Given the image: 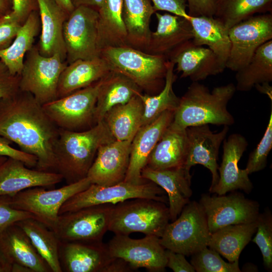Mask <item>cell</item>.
I'll return each instance as SVG.
<instances>
[{
	"label": "cell",
	"mask_w": 272,
	"mask_h": 272,
	"mask_svg": "<svg viewBox=\"0 0 272 272\" xmlns=\"http://www.w3.org/2000/svg\"><path fill=\"white\" fill-rule=\"evenodd\" d=\"M13 265L0 247V272H12Z\"/></svg>",
	"instance_id": "obj_53"
},
{
	"label": "cell",
	"mask_w": 272,
	"mask_h": 272,
	"mask_svg": "<svg viewBox=\"0 0 272 272\" xmlns=\"http://www.w3.org/2000/svg\"><path fill=\"white\" fill-rule=\"evenodd\" d=\"M156 12L151 0H122L127 46L145 51L152 32L151 18Z\"/></svg>",
	"instance_id": "obj_29"
},
{
	"label": "cell",
	"mask_w": 272,
	"mask_h": 272,
	"mask_svg": "<svg viewBox=\"0 0 272 272\" xmlns=\"http://www.w3.org/2000/svg\"><path fill=\"white\" fill-rule=\"evenodd\" d=\"M67 65L58 54L41 55L34 45L24 58L20 90L31 94L42 105L57 99L59 79Z\"/></svg>",
	"instance_id": "obj_9"
},
{
	"label": "cell",
	"mask_w": 272,
	"mask_h": 272,
	"mask_svg": "<svg viewBox=\"0 0 272 272\" xmlns=\"http://www.w3.org/2000/svg\"><path fill=\"white\" fill-rule=\"evenodd\" d=\"M58 254L62 272H111L116 258L102 241H60Z\"/></svg>",
	"instance_id": "obj_16"
},
{
	"label": "cell",
	"mask_w": 272,
	"mask_h": 272,
	"mask_svg": "<svg viewBox=\"0 0 272 272\" xmlns=\"http://www.w3.org/2000/svg\"><path fill=\"white\" fill-rule=\"evenodd\" d=\"M211 234L202 208L199 202L192 201L168 223L160 241L165 249L188 256L208 247Z\"/></svg>",
	"instance_id": "obj_7"
},
{
	"label": "cell",
	"mask_w": 272,
	"mask_h": 272,
	"mask_svg": "<svg viewBox=\"0 0 272 272\" xmlns=\"http://www.w3.org/2000/svg\"><path fill=\"white\" fill-rule=\"evenodd\" d=\"M236 89L250 91L257 85L272 81V40L261 45L251 60L236 72Z\"/></svg>",
	"instance_id": "obj_36"
},
{
	"label": "cell",
	"mask_w": 272,
	"mask_h": 272,
	"mask_svg": "<svg viewBox=\"0 0 272 272\" xmlns=\"http://www.w3.org/2000/svg\"><path fill=\"white\" fill-rule=\"evenodd\" d=\"M57 3L64 9L69 14L74 10L75 8L71 0H55Z\"/></svg>",
	"instance_id": "obj_55"
},
{
	"label": "cell",
	"mask_w": 272,
	"mask_h": 272,
	"mask_svg": "<svg viewBox=\"0 0 272 272\" xmlns=\"http://www.w3.org/2000/svg\"><path fill=\"white\" fill-rule=\"evenodd\" d=\"M104 78L43 105L45 111L59 129L80 131L95 125L97 96Z\"/></svg>",
	"instance_id": "obj_10"
},
{
	"label": "cell",
	"mask_w": 272,
	"mask_h": 272,
	"mask_svg": "<svg viewBox=\"0 0 272 272\" xmlns=\"http://www.w3.org/2000/svg\"><path fill=\"white\" fill-rule=\"evenodd\" d=\"M59 131L31 94L20 90L0 99V136L36 157L37 169L54 170V149Z\"/></svg>",
	"instance_id": "obj_1"
},
{
	"label": "cell",
	"mask_w": 272,
	"mask_h": 272,
	"mask_svg": "<svg viewBox=\"0 0 272 272\" xmlns=\"http://www.w3.org/2000/svg\"><path fill=\"white\" fill-rule=\"evenodd\" d=\"M114 140L104 121L80 131L59 129L54 149V170L67 184L87 177L98 150Z\"/></svg>",
	"instance_id": "obj_2"
},
{
	"label": "cell",
	"mask_w": 272,
	"mask_h": 272,
	"mask_svg": "<svg viewBox=\"0 0 272 272\" xmlns=\"http://www.w3.org/2000/svg\"><path fill=\"white\" fill-rule=\"evenodd\" d=\"M98 19V11L90 7L81 6L70 13L63 27L67 64L100 56Z\"/></svg>",
	"instance_id": "obj_12"
},
{
	"label": "cell",
	"mask_w": 272,
	"mask_h": 272,
	"mask_svg": "<svg viewBox=\"0 0 272 272\" xmlns=\"http://www.w3.org/2000/svg\"><path fill=\"white\" fill-rule=\"evenodd\" d=\"M142 178L161 187L167 194L169 219L174 221L190 201L191 175L183 167L155 170L145 166Z\"/></svg>",
	"instance_id": "obj_24"
},
{
	"label": "cell",
	"mask_w": 272,
	"mask_h": 272,
	"mask_svg": "<svg viewBox=\"0 0 272 272\" xmlns=\"http://www.w3.org/2000/svg\"><path fill=\"white\" fill-rule=\"evenodd\" d=\"M143 111V102L138 95L124 104L113 107L103 121L114 140L132 142L142 127Z\"/></svg>",
	"instance_id": "obj_32"
},
{
	"label": "cell",
	"mask_w": 272,
	"mask_h": 272,
	"mask_svg": "<svg viewBox=\"0 0 272 272\" xmlns=\"http://www.w3.org/2000/svg\"><path fill=\"white\" fill-rule=\"evenodd\" d=\"M41 30L38 10L30 13L21 26L11 44L0 49V59L14 75H20L25 55L34 45V42Z\"/></svg>",
	"instance_id": "obj_34"
},
{
	"label": "cell",
	"mask_w": 272,
	"mask_h": 272,
	"mask_svg": "<svg viewBox=\"0 0 272 272\" xmlns=\"http://www.w3.org/2000/svg\"><path fill=\"white\" fill-rule=\"evenodd\" d=\"M189 21L192 27L193 43L208 46L226 69L231 49L229 29L214 16H190Z\"/></svg>",
	"instance_id": "obj_30"
},
{
	"label": "cell",
	"mask_w": 272,
	"mask_h": 272,
	"mask_svg": "<svg viewBox=\"0 0 272 272\" xmlns=\"http://www.w3.org/2000/svg\"><path fill=\"white\" fill-rule=\"evenodd\" d=\"M190 263L197 272H240L239 260L226 262L216 250L205 247L192 255Z\"/></svg>",
	"instance_id": "obj_40"
},
{
	"label": "cell",
	"mask_w": 272,
	"mask_h": 272,
	"mask_svg": "<svg viewBox=\"0 0 272 272\" xmlns=\"http://www.w3.org/2000/svg\"><path fill=\"white\" fill-rule=\"evenodd\" d=\"M20 76L13 74L0 59V99L13 96L20 91Z\"/></svg>",
	"instance_id": "obj_43"
},
{
	"label": "cell",
	"mask_w": 272,
	"mask_h": 272,
	"mask_svg": "<svg viewBox=\"0 0 272 272\" xmlns=\"http://www.w3.org/2000/svg\"><path fill=\"white\" fill-rule=\"evenodd\" d=\"M28 218L34 217L27 212L12 208L3 197H0V233L10 226Z\"/></svg>",
	"instance_id": "obj_44"
},
{
	"label": "cell",
	"mask_w": 272,
	"mask_h": 272,
	"mask_svg": "<svg viewBox=\"0 0 272 272\" xmlns=\"http://www.w3.org/2000/svg\"><path fill=\"white\" fill-rule=\"evenodd\" d=\"M158 25L151 32L148 46L145 52L167 56L182 43L192 39L191 24L184 18L170 14L156 12Z\"/></svg>",
	"instance_id": "obj_26"
},
{
	"label": "cell",
	"mask_w": 272,
	"mask_h": 272,
	"mask_svg": "<svg viewBox=\"0 0 272 272\" xmlns=\"http://www.w3.org/2000/svg\"><path fill=\"white\" fill-rule=\"evenodd\" d=\"M256 235L252 242L259 247L263 264L268 270L272 269V216L269 210L259 214L257 219Z\"/></svg>",
	"instance_id": "obj_41"
},
{
	"label": "cell",
	"mask_w": 272,
	"mask_h": 272,
	"mask_svg": "<svg viewBox=\"0 0 272 272\" xmlns=\"http://www.w3.org/2000/svg\"><path fill=\"white\" fill-rule=\"evenodd\" d=\"M100 56L106 61L111 71L126 77L146 94L156 95L164 86L168 61L165 56L149 54L125 45L103 49Z\"/></svg>",
	"instance_id": "obj_4"
},
{
	"label": "cell",
	"mask_w": 272,
	"mask_h": 272,
	"mask_svg": "<svg viewBox=\"0 0 272 272\" xmlns=\"http://www.w3.org/2000/svg\"><path fill=\"white\" fill-rule=\"evenodd\" d=\"M199 203L206 215L211 233L227 226L255 222L260 214L258 202L240 192L227 195L204 194Z\"/></svg>",
	"instance_id": "obj_14"
},
{
	"label": "cell",
	"mask_w": 272,
	"mask_h": 272,
	"mask_svg": "<svg viewBox=\"0 0 272 272\" xmlns=\"http://www.w3.org/2000/svg\"><path fill=\"white\" fill-rule=\"evenodd\" d=\"M0 20H1V19H0Z\"/></svg>",
	"instance_id": "obj_57"
},
{
	"label": "cell",
	"mask_w": 272,
	"mask_h": 272,
	"mask_svg": "<svg viewBox=\"0 0 272 272\" xmlns=\"http://www.w3.org/2000/svg\"><path fill=\"white\" fill-rule=\"evenodd\" d=\"M8 158L4 156H0V165L5 161Z\"/></svg>",
	"instance_id": "obj_56"
},
{
	"label": "cell",
	"mask_w": 272,
	"mask_h": 272,
	"mask_svg": "<svg viewBox=\"0 0 272 272\" xmlns=\"http://www.w3.org/2000/svg\"><path fill=\"white\" fill-rule=\"evenodd\" d=\"M165 193L161 187L150 181L138 184L123 181L108 186L92 183L87 188L67 199L61 207L59 215L88 207L115 205L137 198L153 199L167 204L168 197Z\"/></svg>",
	"instance_id": "obj_8"
},
{
	"label": "cell",
	"mask_w": 272,
	"mask_h": 272,
	"mask_svg": "<svg viewBox=\"0 0 272 272\" xmlns=\"http://www.w3.org/2000/svg\"><path fill=\"white\" fill-rule=\"evenodd\" d=\"M257 90L262 93L267 95L270 100L272 99L271 96V86L269 85V83H264L262 84L257 85L255 86Z\"/></svg>",
	"instance_id": "obj_54"
},
{
	"label": "cell",
	"mask_w": 272,
	"mask_h": 272,
	"mask_svg": "<svg viewBox=\"0 0 272 272\" xmlns=\"http://www.w3.org/2000/svg\"><path fill=\"white\" fill-rule=\"evenodd\" d=\"M12 144L10 141L0 136V156L20 160L29 168L36 167V157L12 147Z\"/></svg>",
	"instance_id": "obj_46"
},
{
	"label": "cell",
	"mask_w": 272,
	"mask_h": 272,
	"mask_svg": "<svg viewBox=\"0 0 272 272\" xmlns=\"http://www.w3.org/2000/svg\"><path fill=\"white\" fill-rule=\"evenodd\" d=\"M256 229V221L222 227L211 233L208 247L216 250L229 262L238 260Z\"/></svg>",
	"instance_id": "obj_35"
},
{
	"label": "cell",
	"mask_w": 272,
	"mask_h": 272,
	"mask_svg": "<svg viewBox=\"0 0 272 272\" xmlns=\"http://www.w3.org/2000/svg\"><path fill=\"white\" fill-rule=\"evenodd\" d=\"M174 67V63L168 60L165 85L159 93L151 95L141 92L138 94L144 107L142 126L153 121L163 112L175 111L177 107L180 98L173 89V84L176 80Z\"/></svg>",
	"instance_id": "obj_38"
},
{
	"label": "cell",
	"mask_w": 272,
	"mask_h": 272,
	"mask_svg": "<svg viewBox=\"0 0 272 272\" xmlns=\"http://www.w3.org/2000/svg\"><path fill=\"white\" fill-rule=\"evenodd\" d=\"M272 148V109L265 132L256 147L249 155L245 168L249 174L264 169Z\"/></svg>",
	"instance_id": "obj_42"
},
{
	"label": "cell",
	"mask_w": 272,
	"mask_h": 272,
	"mask_svg": "<svg viewBox=\"0 0 272 272\" xmlns=\"http://www.w3.org/2000/svg\"><path fill=\"white\" fill-rule=\"evenodd\" d=\"M63 179L57 172L32 169L20 160L8 158L0 165V197L31 187L53 186Z\"/></svg>",
	"instance_id": "obj_23"
},
{
	"label": "cell",
	"mask_w": 272,
	"mask_h": 272,
	"mask_svg": "<svg viewBox=\"0 0 272 272\" xmlns=\"http://www.w3.org/2000/svg\"><path fill=\"white\" fill-rule=\"evenodd\" d=\"M122 0H103L98 10L97 47L126 45V32L122 17Z\"/></svg>",
	"instance_id": "obj_33"
},
{
	"label": "cell",
	"mask_w": 272,
	"mask_h": 272,
	"mask_svg": "<svg viewBox=\"0 0 272 272\" xmlns=\"http://www.w3.org/2000/svg\"><path fill=\"white\" fill-rule=\"evenodd\" d=\"M166 203L153 199H129L114 205L108 231L129 236L133 232L160 238L169 222Z\"/></svg>",
	"instance_id": "obj_5"
},
{
	"label": "cell",
	"mask_w": 272,
	"mask_h": 272,
	"mask_svg": "<svg viewBox=\"0 0 272 272\" xmlns=\"http://www.w3.org/2000/svg\"><path fill=\"white\" fill-rule=\"evenodd\" d=\"M12 10V0H0V19L10 14Z\"/></svg>",
	"instance_id": "obj_52"
},
{
	"label": "cell",
	"mask_w": 272,
	"mask_h": 272,
	"mask_svg": "<svg viewBox=\"0 0 272 272\" xmlns=\"http://www.w3.org/2000/svg\"><path fill=\"white\" fill-rule=\"evenodd\" d=\"M229 36L231 49L226 68L237 72L261 45L272 40L271 13L255 15L238 23L229 29Z\"/></svg>",
	"instance_id": "obj_13"
},
{
	"label": "cell",
	"mask_w": 272,
	"mask_h": 272,
	"mask_svg": "<svg viewBox=\"0 0 272 272\" xmlns=\"http://www.w3.org/2000/svg\"><path fill=\"white\" fill-rule=\"evenodd\" d=\"M131 142L113 140L102 145L87 174L91 183L112 185L124 180Z\"/></svg>",
	"instance_id": "obj_20"
},
{
	"label": "cell",
	"mask_w": 272,
	"mask_h": 272,
	"mask_svg": "<svg viewBox=\"0 0 272 272\" xmlns=\"http://www.w3.org/2000/svg\"><path fill=\"white\" fill-rule=\"evenodd\" d=\"M228 130V126H224L222 130L215 133L210 129L208 124L186 128L187 151L183 168L190 172L191 167L200 164L209 169L212 176L209 190L217 184L219 180L217 163L219 152Z\"/></svg>",
	"instance_id": "obj_17"
},
{
	"label": "cell",
	"mask_w": 272,
	"mask_h": 272,
	"mask_svg": "<svg viewBox=\"0 0 272 272\" xmlns=\"http://www.w3.org/2000/svg\"><path fill=\"white\" fill-rule=\"evenodd\" d=\"M187 151L186 129L171 122L151 153L146 166L155 170L183 167Z\"/></svg>",
	"instance_id": "obj_27"
},
{
	"label": "cell",
	"mask_w": 272,
	"mask_h": 272,
	"mask_svg": "<svg viewBox=\"0 0 272 272\" xmlns=\"http://www.w3.org/2000/svg\"><path fill=\"white\" fill-rule=\"evenodd\" d=\"M13 10L10 15L22 24L31 12L38 10L36 0H12Z\"/></svg>",
	"instance_id": "obj_50"
},
{
	"label": "cell",
	"mask_w": 272,
	"mask_h": 272,
	"mask_svg": "<svg viewBox=\"0 0 272 272\" xmlns=\"http://www.w3.org/2000/svg\"><path fill=\"white\" fill-rule=\"evenodd\" d=\"M110 72L106 61L100 56L78 59L67 64L59 79L57 98L92 85L105 78Z\"/></svg>",
	"instance_id": "obj_28"
},
{
	"label": "cell",
	"mask_w": 272,
	"mask_h": 272,
	"mask_svg": "<svg viewBox=\"0 0 272 272\" xmlns=\"http://www.w3.org/2000/svg\"><path fill=\"white\" fill-rule=\"evenodd\" d=\"M248 142L239 133H233L223 141V154L220 166L218 167L219 180L211 189V193L224 195L228 192L240 189L250 193L253 185L245 169L238 167V162L246 151Z\"/></svg>",
	"instance_id": "obj_18"
},
{
	"label": "cell",
	"mask_w": 272,
	"mask_h": 272,
	"mask_svg": "<svg viewBox=\"0 0 272 272\" xmlns=\"http://www.w3.org/2000/svg\"><path fill=\"white\" fill-rule=\"evenodd\" d=\"M166 267L174 272H194L195 269L183 254L170 250H166Z\"/></svg>",
	"instance_id": "obj_49"
},
{
	"label": "cell",
	"mask_w": 272,
	"mask_h": 272,
	"mask_svg": "<svg viewBox=\"0 0 272 272\" xmlns=\"http://www.w3.org/2000/svg\"><path fill=\"white\" fill-rule=\"evenodd\" d=\"M181 73V78L199 82L225 69L215 54L208 47L198 45L189 40L174 49L167 57Z\"/></svg>",
	"instance_id": "obj_21"
},
{
	"label": "cell",
	"mask_w": 272,
	"mask_h": 272,
	"mask_svg": "<svg viewBox=\"0 0 272 272\" xmlns=\"http://www.w3.org/2000/svg\"><path fill=\"white\" fill-rule=\"evenodd\" d=\"M156 12L163 11L189 20L186 0H151Z\"/></svg>",
	"instance_id": "obj_47"
},
{
	"label": "cell",
	"mask_w": 272,
	"mask_h": 272,
	"mask_svg": "<svg viewBox=\"0 0 272 272\" xmlns=\"http://www.w3.org/2000/svg\"><path fill=\"white\" fill-rule=\"evenodd\" d=\"M271 10L272 0H216L214 17L229 29L256 14Z\"/></svg>",
	"instance_id": "obj_39"
},
{
	"label": "cell",
	"mask_w": 272,
	"mask_h": 272,
	"mask_svg": "<svg viewBox=\"0 0 272 272\" xmlns=\"http://www.w3.org/2000/svg\"><path fill=\"white\" fill-rule=\"evenodd\" d=\"M142 92L131 80L119 73L111 71L100 88L94 114L95 124L103 121L113 107L124 104Z\"/></svg>",
	"instance_id": "obj_31"
},
{
	"label": "cell",
	"mask_w": 272,
	"mask_h": 272,
	"mask_svg": "<svg viewBox=\"0 0 272 272\" xmlns=\"http://www.w3.org/2000/svg\"><path fill=\"white\" fill-rule=\"evenodd\" d=\"M174 112H163L138 130L131 143L129 164L124 181L138 184L147 181L142 178V171L155 146L172 122Z\"/></svg>",
	"instance_id": "obj_19"
},
{
	"label": "cell",
	"mask_w": 272,
	"mask_h": 272,
	"mask_svg": "<svg viewBox=\"0 0 272 272\" xmlns=\"http://www.w3.org/2000/svg\"><path fill=\"white\" fill-rule=\"evenodd\" d=\"M15 224L28 235L37 252L49 266L52 272H62L58 254L60 241L55 233L34 218L25 219Z\"/></svg>",
	"instance_id": "obj_37"
},
{
	"label": "cell",
	"mask_w": 272,
	"mask_h": 272,
	"mask_svg": "<svg viewBox=\"0 0 272 272\" xmlns=\"http://www.w3.org/2000/svg\"><path fill=\"white\" fill-rule=\"evenodd\" d=\"M236 90L232 83L210 90L199 82H192L179 99L172 124L183 129L209 124L233 125L234 118L227 105Z\"/></svg>",
	"instance_id": "obj_3"
},
{
	"label": "cell",
	"mask_w": 272,
	"mask_h": 272,
	"mask_svg": "<svg viewBox=\"0 0 272 272\" xmlns=\"http://www.w3.org/2000/svg\"><path fill=\"white\" fill-rule=\"evenodd\" d=\"M103 0H71L74 8L81 6L90 7L97 11L101 7Z\"/></svg>",
	"instance_id": "obj_51"
},
{
	"label": "cell",
	"mask_w": 272,
	"mask_h": 272,
	"mask_svg": "<svg viewBox=\"0 0 272 272\" xmlns=\"http://www.w3.org/2000/svg\"><path fill=\"white\" fill-rule=\"evenodd\" d=\"M107 245L112 256L124 260L134 270L143 267L150 272H162L166 267V250L157 236L133 239L115 235Z\"/></svg>",
	"instance_id": "obj_15"
},
{
	"label": "cell",
	"mask_w": 272,
	"mask_h": 272,
	"mask_svg": "<svg viewBox=\"0 0 272 272\" xmlns=\"http://www.w3.org/2000/svg\"><path fill=\"white\" fill-rule=\"evenodd\" d=\"M190 17L214 16L216 0H186Z\"/></svg>",
	"instance_id": "obj_48"
},
{
	"label": "cell",
	"mask_w": 272,
	"mask_h": 272,
	"mask_svg": "<svg viewBox=\"0 0 272 272\" xmlns=\"http://www.w3.org/2000/svg\"><path fill=\"white\" fill-rule=\"evenodd\" d=\"M113 206L95 205L59 214L52 230L61 241H102L108 231Z\"/></svg>",
	"instance_id": "obj_11"
},
{
	"label": "cell",
	"mask_w": 272,
	"mask_h": 272,
	"mask_svg": "<svg viewBox=\"0 0 272 272\" xmlns=\"http://www.w3.org/2000/svg\"><path fill=\"white\" fill-rule=\"evenodd\" d=\"M41 30L37 46L40 54L49 57L59 55L66 61L63 27L69 14L55 0H36Z\"/></svg>",
	"instance_id": "obj_25"
},
{
	"label": "cell",
	"mask_w": 272,
	"mask_h": 272,
	"mask_svg": "<svg viewBox=\"0 0 272 272\" xmlns=\"http://www.w3.org/2000/svg\"><path fill=\"white\" fill-rule=\"evenodd\" d=\"M22 24L10 14L0 20V49L8 47L16 36Z\"/></svg>",
	"instance_id": "obj_45"
},
{
	"label": "cell",
	"mask_w": 272,
	"mask_h": 272,
	"mask_svg": "<svg viewBox=\"0 0 272 272\" xmlns=\"http://www.w3.org/2000/svg\"><path fill=\"white\" fill-rule=\"evenodd\" d=\"M0 247L13 265L12 272H52L28 235L16 224L0 233Z\"/></svg>",
	"instance_id": "obj_22"
},
{
	"label": "cell",
	"mask_w": 272,
	"mask_h": 272,
	"mask_svg": "<svg viewBox=\"0 0 272 272\" xmlns=\"http://www.w3.org/2000/svg\"><path fill=\"white\" fill-rule=\"evenodd\" d=\"M87 177L57 189L46 190L44 187L27 188L12 195L1 196L13 208L27 212L34 218L52 230L62 205L75 194L91 184Z\"/></svg>",
	"instance_id": "obj_6"
}]
</instances>
